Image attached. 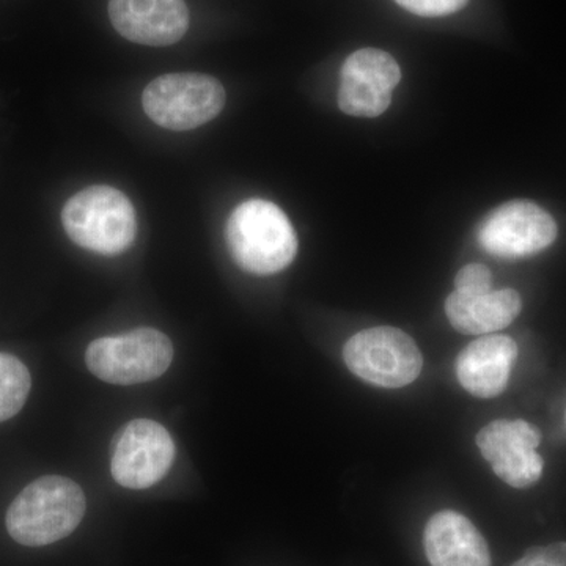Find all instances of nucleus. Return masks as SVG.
<instances>
[{
  "label": "nucleus",
  "instance_id": "nucleus-1",
  "mask_svg": "<svg viewBox=\"0 0 566 566\" xmlns=\"http://www.w3.org/2000/svg\"><path fill=\"white\" fill-rule=\"evenodd\" d=\"M84 491L61 475L41 476L25 486L7 510V531L22 546L40 547L61 542L84 520Z\"/></svg>",
  "mask_w": 566,
  "mask_h": 566
},
{
  "label": "nucleus",
  "instance_id": "nucleus-2",
  "mask_svg": "<svg viewBox=\"0 0 566 566\" xmlns=\"http://www.w3.org/2000/svg\"><path fill=\"white\" fill-rule=\"evenodd\" d=\"M227 245L241 270L271 275L292 264L297 237L285 212L268 200H245L234 208L226 229Z\"/></svg>",
  "mask_w": 566,
  "mask_h": 566
},
{
  "label": "nucleus",
  "instance_id": "nucleus-3",
  "mask_svg": "<svg viewBox=\"0 0 566 566\" xmlns=\"http://www.w3.org/2000/svg\"><path fill=\"white\" fill-rule=\"evenodd\" d=\"M62 223L74 244L99 255H118L136 240V211L125 193L111 186H92L71 197Z\"/></svg>",
  "mask_w": 566,
  "mask_h": 566
},
{
  "label": "nucleus",
  "instance_id": "nucleus-4",
  "mask_svg": "<svg viewBox=\"0 0 566 566\" xmlns=\"http://www.w3.org/2000/svg\"><path fill=\"white\" fill-rule=\"evenodd\" d=\"M174 345L161 331L140 327L132 333L96 338L85 363L96 378L115 386L153 381L169 370Z\"/></svg>",
  "mask_w": 566,
  "mask_h": 566
},
{
  "label": "nucleus",
  "instance_id": "nucleus-5",
  "mask_svg": "<svg viewBox=\"0 0 566 566\" xmlns=\"http://www.w3.org/2000/svg\"><path fill=\"white\" fill-rule=\"evenodd\" d=\"M142 106L161 128L189 132L221 114L226 91L221 82L207 74H166L145 87Z\"/></svg>",
  "mask_w": 566,
  "mask_h": 566
},
{
  "label": "nucleus",
  "instance_id": "nucleus-6",
  "mask_svg": "<svg viewBox=\"0 0 566 566\" xmlns=\"http://www.w3.org/2000/svg\"><path fill=\"white\" fill-rule=\"evenodd\" d=\"M344 360L357 378L385 389H400L415 382L423 368L416 342L397 327L360 331L346 342Z\"/></svg>",
  "mask_w": 566,
  "mask_h": 566
},
{
  "label": "nucleus",
  "instance_id": "nucleus-7",
  "mask_svg": "<svg viewBox=\"0 0 566 566\" xmlns=\"http://www.w3.org/2000/svg\"><path fill=\"white\" fill-rule=\"evenodd\" d=\"M172 436L150 419L132 420L122 428L112 449L111 472L128 490H145L158 483L172 468Z\"/></svg>",
  "mask_w": 566,
  "mask_h": 566
},
{
  "label": "nucleus",
  "instance_id": "nucleus-8",
  "mask_svg": "<svg viewBox=\"0 0 566 566\" xmlns=\"http://www.w3.org/2000/svg\"><path fill=\"white\" fill-rule=\"evenodd\" d=\"M542 433L526 420H494L476 434V446L506 485L524 490L542 479L543 458L536 449Z\"/></svg>",
  "mask_w": 566,
  "mask_h": 566
},
{
  "label": "nucleus",
  "instance_id": "nucleus-9",
  "mask_svg": "<svg viewBox=\"0 0 566 566\" xmlns=\"http://www.w3.org/2000/svg\"><path fill=\"white\" fill-rule=\"evenodd\" d=\"M557 238L549 212L531 202H510L488 214L479 229V243L501 259H523L545 251Z\"/></svg>",
  "mask_w": 566,
  "mask_h": 566
},
{
  "label": "nucleus",
  "instance_id": "nucleus-10",
  "mask_svg": "<svg viewBox=\"0 0 566 566\" xmlns=\"http://www.w3.org/2000/svg\"><path fill=\"white\" fill-rule=\"evenodd\" d=\"M400 80V66L386 51L365 48L353 52L342 66L338 106L353 117H378L389 109Z\"/></svg>",
  "mask_w": 566,
  "mask_h": 566
},
{
  "label": "nucleus",
  "instance_id": "nucleus-11",
  "mask_svg": "<svg viewBox=\"0 0 566 566\" xmlns=\"http://www.w3.org/2000/svg\"><path fill=\"white\" fill-rule=\"evenodd\" d=\"M109 18L122 36L145 46H170L189 28L185 0H109Z\"/></svg>",
  "mask_w": 566,
  "mask_h": 566
},
{
  "label": "nucleus",
  "instance_id": "nucleus-12",
  "mask_svg": "<svg viewBox=\"0 0 566 566\" xmlns=\"http://www.w3.org/2000/svg\"><path fill=\"white\" fill-rule=\"evenodd\" d=\"M517 345L509 335H485L465 346L457 359V376L469 394L494 398L509 385Z\"/></svg>",
  "mask_w": 566,
  "mask_h": 566
},
{
  "label": "nucleus",
  "instance_id": "nucleus-13",
  "mask_svg": "<svg viewBox=\"0 0 566 566\" xmlns=\"http://www.w3.org/2000/svg\"><path fill=\"white\" fill-rule=\"evenodd\" d=\"M424 553L431 566H491L490 547L461 513L444 510L428 521Z\"/></svg>",
  "mask_w": 566,
  "mask_h": 566
},
{
  "label": "nucleus",
  "instance_id": "nucleus-14",
  "mask_svg": "<svg viewBox=\"0 0 566 566\" xmlns=\"http://www.w3.org/2000/svg\"><path fill=\"white\" fill-rule=\"evenodd\" d=\"M523 308L520 293L512 289L482 294L453 292L446 301V315L453 329L468 335H486L510 326Z\"/></svg>",
  "mask_w": 566,
  "mask_h": 566
},
{
  "label": "nucleus",
  "instance_id": "nucleus-15",
  "mask_svg": "<svg viewBox=\"0 0 566 566\" xmlns=\"http://www.w3.org/2000/svg\"><path fill=\"white\" fill-rule=\"evenodd\" d=\"M32 378L18 357L0 353V422L11 419L24 408Z\"/></svg>",
  "mask_w": 566,
  "mask_h": 566
},
{
  "label": "nucleus",
  "instance_id": "nucleus-16",
  "mask_svg": "<svg viewBox=\"0 0 566 566\" xmlns=\"http://www.w3.org/2000/svg\"><path fill=\"white\" fill-rule=\"evenodd\" d=\"M493 290V275L485 264L471 263L461 268L455 277V292L482 294Z\"/></svg>",
  "mask_w": 566,
  "mask_h": 566
},
{
  "label": "nucleus",
  "instance_id": "nucleus-17",
  "mask_svg": "<svg viewBox=\"0 0 566 566\" xmlns=\"http://www.w3.org/2000/svg\"><path fill=\"white\" fill-rule=\"evenodd\" d=\"M395 2L417 17L441 18L464 9L469 0H395Z\"/></svg>",
  "mask_w": 566,
  "mask_h": 566
},
{
  "label": "nucleus",
  "instance_id": "nucleus-18",
  "mask_svg": "<svg viewBox=\"0 0 566 566\" xmlns=\"http://www.w3.org/2000/svg\"><path fill=\"white\" fill-rule=\"evenodd\" d=\"M512 566H566V543L531 547Z\"/></svg>",
  "mask_w": 566,
  "mask_h": 566
}]
</instances>
